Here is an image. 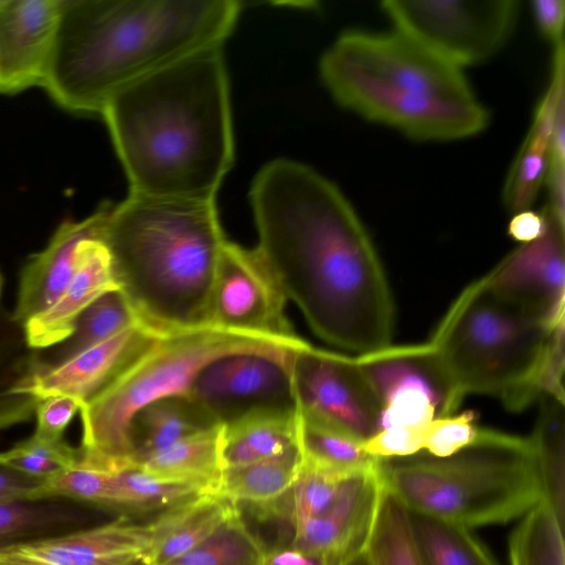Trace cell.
Returning a JSON list of instances; mask_svg holds the SVG:
<instances>
[{"label": "cell", "instance_id": "28", "mask_svg": "<svg viewBox=\"0 0 565 565\" xmlns=\"http://www.w3.org/2000/svg\"><path fill=\"white\" fill-rule=\"evenodd\" d=\"M533 435L544 502L565 526V417L564 403L542 394Z\"/></svg>", "mask_w": 565, "mask_h": 565}, {"label": "cell", "instance_id": "1", "mask_svg": "<svg viewBox=\"0 0 565 565\" xmlns=\"http://www.w3.org/2000/svg\"><path fill=\"white\" fill-rule=\"evenodd\" d=\"M255 247L311 330L364 354L391 345L394 302L384 267L355 209L316 169L277 158L252 181Z\"/></svg>", "mask_w": 565, "mask_h": 565}, {"label": "cell", "instance_id": "27", "mask_svg": "<svg viewBox=\"0 0 565 565\" xmlns=\"http://www.w3.org/2000/svg\"><path fill=\"white\" fill-rule=\"evenodd\" d=\"M224 427V426H223ZM298 444V413L257 414L224 427V468L279 455Z\"/></svg>", "mask_w": 565, "mask_h": 565}, {"label": "cell", "instance_id": "9", "mask_svg": "<svg viewBox=\"0 0 565 565\" xmlns=\"http://www.w3.org/2000/svg\"><path fill=\"white\" fill-rule=\"evenodd\" d=\"M518 0H385L393 30L443 61L465 70L494 56L516 25Z\"/></svg>", "mask_w": 565, "mask_h": 565}, {"label": "cell", "instance_id": "31", "mask_svg": "<svg viewBox=\"0 0 565 565\" xmlns=\"http://www.w3.org/2000/svg\"><path fill=\"white\" fill-rule=\"evenodd\" d=\"M509 537L510 565H565L564 525L540 502L526 512Z\"/></svg>", "mask_w": 565, "mask_h": 565}, {"label": "cell", "instance_id": "35", "mask_svg": "<svg viewBox=\"0 0 565 565\" xmlns=\"http://www.w3.org/2000/svg\"><path fill=\"white\" fill-rule=\"evenodd\" d=\"M68 498L115 508L117 501L116 472L102 471L76 463L41 480L30 492L28 501Z\"/></svg>", "mask_w": 565, "mask_h": 565}, {"label": "cell", "instance_id": "3", "mask_svg": "<svg viewBox=\"0 0 565 565\" xmlns=\"http://www.w3.org/2000/svg\"><path fill=\"white\" fill-rule=\"evenodd\" d=\"M241 11L235 0H62L43 88L68 113L100 116L132 83L223 45Z\"/></svg>", "mask_w": 565, "mask_h": 565}, {"label": "cell", "instance_id": "6", "mask_svg": "<svg viewBox=\"0 0 565 565\" xmlns=\"http://www.w3.org/2000/svg\"><path fill=\"white\" fill-rule=\"evenodd\" d=\"M552 330L498 296L484 276L468 285L424 343L445 392V417L468 394L495 396L511 411L539 398Z\"/></svg>", "mask_w": 565, "mask_h": 565}, {"label": "cell", "instance_id": "41", "mask_svg": "<svg viewBox=\"0 0 565 565\" xmlns=\"http://www.w3.org/2000/svg\"><path fill=\"white\" fill-rule=\"evenodd\" d=\"M427 424L381 429L362 446L366 452L379 459L416 455L423 451Z\"/></svg>", "mask_w": 565, "mask_h": 565}, {"label": "cell", "instance_id": "36", "mask_svg": "<svg viewBox=\"0 0 565 565\" xmlns=\"http://www.w3.org/2000/svg\"><path fill=\"white\" fill-rule=\"evenodd\" d=\"M78 462V450L64 439L33 434L8 451L0 452V465L28 477L44 480Z\"/></svg>", "mask_w": 565, "mask_h": 565}, {"label": "cell", "instance_id": "11", "mask_svg": "<svg viewBox=\"0 0 565 565\" xmlns=\"http://www.w3.org/2000/svg\"><path fill=\"white\" fill-rule=\"evenodd\" d=\"M291 374L301 415L362 444L380 430L382 403L355 356L308 343L292 352Z\"/></svg>", "mask_w": 565, "mask_h": 565}, {"label": "cell", "instance_id": "13", "mask_svg": "<svg viewBox=\"0 0 565 565\" xmlns=\"http://www.w3.org/2000/svg\"><path fill=\"white\" fill-rule=\"evenodd\" d=\"M163 338L148 327L137 324L53 366L38 365L32 355L15 390L39 399L52 395L71 396L82 408L118 382Z\"/></svg>", "mask_w": 565, "mask_h": 565}, {"label": "cell", "instance_id": "49", "mask_svg": "<svg viewBox=\"0 0 565 565\" xmlns=\"http://www.w3.org/2000/svg\"><path fill=\"white\" fill-rule=\"evenodd\" d=\"M2 287H3V278L0 274V298H1Z\"/></svg>", "mask_w": 565, "mask_h": 565}, {"label": "cell", "instance_id": "19", "mask_svg": "<svg viewBox=\"0 0 565 565\" xmlns=\"http://www.w3.org/2000/svg\"><path fill=\"white\" fill-rule=\"evenodd\" d=\"M100 217L96 227L78 245L75 273L58 299L22 327L24 343L41 351L64 341L79 316L100 296L118 289L111 258L102 239L107 201L98 205Z\"/></svg>", "mask_w": 565, "mask_h": 565}, {"label": "cell", "instance_id": "4", "mask_svg": "<svg viewBox=\"0 0 565 565\" xmlns=\"http://www.w3.org/2000/svg\"><path fill=\"white\" fill-rule=\"evenodd\" d=\"M102 239L140 322L162 337L205 329L224 244L216 201H107Z\"/></svg>", "mask_w": 565, "mask_h": 565}, {"label": "cell", "instance_id": "22", "mask_svg": "<svg viewBox=\"0 0 565 565\" xmlns=\"http://www.w3.org/2000/svg\"><path fill=\"white\" fill-rule=\"evenodd\" d=\"M237 504L212 492L161 511L153 521L145 565H167L181 557L237 511Z\"/></svg>", "mask_w": 565, "mask_h": 565}, {"label": "cell", "instance_id": "14", "mask_svg": "<svg viewBox=\"0 0 565 565\" xmlns=\"http://www.w3.org/2000/svg\"><path fill=\"white\" fill-rule=\"evenodd\" d=\"M543 209L544 233L521 244L484 278L498 296L554 328L565 320V223Z\"/></svg>", "mask_w": 565, "mask_h": 565}, {"label": "cell", "instance_id": "26", "mask_svg": "<svg viewBox=\"0 0 565 565\" xmlns=\"http://www.w3.org/2000/svg\"><path fill=\"white\" fill-rule=\"evenodd\" d=\"M137 324L142 323L124 294L110 290L79 316L64 341L45 350L46 354L34 353L33 360L41 366L60 364Z\"/></svg>", "mask_w": 565, "mask_h": 565}, {"label": "cell", "instance_id": "33", "mask_svg": "<svg viewBox=\"0 0 565 565\" xmlns=\"http://www.w3.org/2000/svg\"><path fill=\"white\" fill-rule=\"evenodd\" d=\"M365 552L372 565H424L413 537L409 512L385 489Z\"/></svg>", "mask_w": 565, "mask_h": 565}, {"label": "cell", "instance_id": "18", "mask_svg": "<svg viewBox=\"0 0 565 565\" xmlns=\"http://www.w3.org/2000/svg\"><path fill=\"white\" fill-rule=\"evenodd\" d=\"M62 0H0V94L43 87Z\"/></svg>", "mask_w": 565, "mask_h": 565}, {"label": "cell", "instance_id": "47", "mask_svg": "<svg viewBox=\"0 0 565 565\" xmlns=\"http://www.w3.org/2000/svg\"><path fill=\"white\" fill-rule=\"evenodd\" d=\"M260 565H327L322 559L294 547L290 542H277L265 547Z\"/></svg>", "mask_w": 565, "mask_h": 565}, {"label": "cell", "instance_id": "16", "mask_svg": "<svg viewBox=\"0 0 565 565\" xmlns=\"http://www.w3.org/2000/svg\"><path fill=\"white\" fill-rule=\"evenodd\" d=\"M150 523L128 516L56 536L0 544V565H145Z\"/></svg>", "mask_w": 565, "mask_h": 565}, {"label": "cell", "instance_id": "2", "mask_svg": "<svg viewBox=\"0 0 565 565\" xmlns=\"http://www.w3.org/2000/svg\"><path fill=\"white\" fill-rule=\"evenodd\" d=\"M100 116L130 194L215 201L235 158L223 45L132 83Z\"/></svg>", "mask_w": 565, "mask_h": 565}, {"label": "cell", "instance_id": "48", "mask_svg": "<svg viewBox=\"0 0 565 565\" xmlns=\"http://www.w3.org/2000/svg\"><path fill=\"white\" fill-rule=\"evenodd\" d=\"M341 565H372L366 552L353 556Z\"/></svg>", "mask_w": 565, "mask_h": 565}, {"label": "cell", "instance_id": "17", "mask_svg": "<svg viewBox=\"0 0 565 565\" xmlns=\"http://www.w3.org/2000/svg\"><path fill=\"white\" fill-rule=\"evenodd\" d=\"M383 486L374 468L349 478L334 502L317 516L294 524L290 544L341 565L365 551L379 512Z\"/></svg>", "mask_w": 565, "mask_h": 565}, {"label": "cell", "instance_id": "32", "mask_svg": "<svg viewBox=\"0 0 565 565\" xmlns=\"http://www.w3.org/2000/svg\"><path fill=\"white\" fill-rule=\"evenodd\" d=\"M264 551L265 544L237 509L195 547L167 565H260Z\"/></svg>", "mask_w": 565, "mask_h": 565}, {"label": "cell", "instance_id": "5", "mask_svg": "<svg viewBox=\"0 0 565 565\" xmlns=\"http://www.w3.org/2000/svg\"><path fill=\"white\" fill-rule=\"evenodd\" d=\"M319 74L341 107L416 141L471 138L490 121L463 70L395 30L343 32Z\"/></svg>", "mask_w": 565, "mask_h": 565}, {"label": "cell", "instance_id": "46", "mask_svg": "<svg viewBox=\"0 0 565 565\" xmlns=\"http://www.w3.org/2000/svg\"><path fill=\"white\" fill-rule=\"evenodd\" d=\"M40 481L0 465V503L28 501Z\"/></svg>", "mask_w": 565, "mask_h": 565}, {"label": "cell", "instance_id": "42", "mask_svg": "<svg viewBox=\"0 0 565 565\" xmlns=\"http://www.w3.org/2000/svg\"><path fill=\"white\" fill-rule=\"evenodd\" d=\"M81 404L66 395H52L41 398L35 407V435L49 439H64L63 435Z\"/></svg>", "mask_w": 565, "mask_h": 565}, {"label": "cell", "instance_id": "21", "mask_svg": "<svg viewBox=\"0 0 565 565\" xmlns=\"http://www.w3.org/2000/svg\"><path fill=\"white\" fill-rule=\"evenodd\" d=\"M97 207L89 216L60 224L46 247L32 255L23 267L12 320L22 327L51 307L71 281L81 241L98 224Z\"/></svg>", "mask_w": 565, "mask_h": 565}, {"label": "cell", "instance_id": "30", "mask_svg": "<svg viewBox=\"0 0 565 565\" xmlns=\"http://www.w3.org/2000/svg\"><path fill=\"white\" fill-rule=\"evenodd\" d=\"M409 519L424 565H497L469 529L411 512Z\"/></svg>", "mask_w": 565, "mask_h": 565}, {"label": "cell", "instance_id": "39", "mask_svg": "<svg viewBox=\"0 0 565 565\" xmlns=\"http://www.w3.org/2000/svg\"><path fill=\"white\" fill-rule=\"evenodd\" d=\"M473 422L472 412L430 420L426 426L423 451L444 458L473 445L482 431Z\"/></svg>", "mask_w": 565, "mask_h": 565}, {"label": "cell", "instance_id": "24", "mask_svg": "<svg viewBox=\"0 0 565 565\" xmlns=\"http://www.w3.org/2000/svg\"><path fill=\"white\" fill-rule=\"evenodd\" d=\"M222 425L178 440L146 457L138 467L168 481L215 493L224 470Z\"/></svg>", "mask_w": 565, "mask_h": 565}, {"label": "cell", "instance_id": "25", "mask_svg": "<svg viewBox=\"0 0 565 565\" xmlns=\"http://www.w3.org/2000/svg\"><path fill=\"white\" fill-rule=\"evenodd\" d=\"M302 459L298 444L262 460L224 468L215 493L235 504H256L284 495L296 481Z\"/></svg>", "mask_w": 565, "mask_h": 565}, {"label": "cell", "instance_id": "8", "mask_svg": "<svg viewBox=\"0 0 565 565\" xmlns=\"http://www.w3.org/2000/svg\"><path fill=\"white\" fill-rule=\"evenodd\" d=\"M284 343L212 328L163 338L159 344L98 398L82 407L78 465L118 472L136 466L129 424L146 405L186 394L196 373L223 354L271 348Z\"/></svg>", "mask_w": 565, "mask_h": 565}, {"label": "cell", "instance_id": "40", "mask_svg": "<svg viewBox=\"0 0 565 565\" xmlns=\"http://www.w3.org/2000/svg\"><path fill=\"white\" fill-rule=\"evenodd\" d=\"M31 355L18 359L6 367L0 366V430L28 422L35 412L39 398L15 390L25 375Z\"/></svg>", "mask_w": 565, "mask_h": 565}, {"label": "cell", "instance_id": "12", "mask_svg": "<svg viewBox=\"0 0 565 565\" xmlns=\"http://www.w3.org/2000/svg\"><path fill=\"white\" fill-rule=\"evenodd\" d=\"M287 298L256 248L226 241L210 301L207 327L300 348L285 312Z\"/></svg>", "mask_w": 565, "mask_h": 565}, {"label": "cell", "instance_id": "20", "mask_svg": "<svg viewBox=\"0 0 565 565\" xmlns=\"http://www.w3.org/2000/svg\"><path fill=\"white\" fill-rule=\"evenodd\" d=\"M565 109V47H553L548 85L541 96L529 131L507 173L502 201L510 213L531 209L544 186L555 120Z\"/></svg>", "mask_w": 565, "mask_h": 565}, {"label": "cell", "instance_id": "45", "mask_svg": "<svg viewBox=\"0 0 565 565\" xmlns=\"http://www.w3.org/2000/svg\"><path fill=\"white\" fill-rule=\"evenodd\" d=\"M546 223L544 209L540 212L532 209L523 210L512 214L508 224V234L521 244L530 243L544 233Z\"/></svg>", "mask_w": 565, "mask_h": 565}, {"label": "cell", "instance_id": "10", "mask_svg": "<svg viewBox=\"0 0 565 565\" xmlns=\"http://www.w3.org/2000/svg\"><path fill=\"white\" fill-rule=\"evenodd\" d=\"M295 350L278 347L217 356L196 373L186 395L224 427L257 414H297Z\"/></svg>", "mask_w": 565, "mask_h": 565}, {"label": "cell", "instance_id": "15", "mask_svg": "<svg viewBox=\"0 0 565 565\" xmlns=\"http://www.w3.org/2000/svg\"><path fill=\"white\" fill-rule=\"evenodd\" d=\"M382 403L380 430L445 417L446 396L424 343L355 355Z\"/></svg>", "mask_w": 565, "mask_h": 565}, {"label": "cell", "instance_id": "44", "mask_svg": "<svg viewBox=\"0 0 565 565\" xmlns=\"http://www.w3.org/2000/svg\"><path fill=\"white\" fill-rule=\"evenodd\" d=\"M531 12L543 38L553 46L564 42V0H534L531 2Z\"/></svg>", "mask_w": 565, "mask_h": 565}, {"label": "cell", "instance_id": "34", "mask_svg": "<svg viewBox=\"0 0 565 565\" xmlns=\"http://www.w3.org/2000/svg\"><path fill=\"white\" fill-rule=\"evenodd\" d=\"M116 508L128 512L163 511L199 494V488L157 478L139 467L116 472Z\"/></svg>", "mask_w": 565, "mask_h": 565}, {"label": "cell", "instance_id": "43", "mask_svg": "<svg viewBox=\"0 0 565 565\" xmlns=\"http://www.w3.org/2000/svg\"><path fill=\"white\" fill-rule=\"evenodd\" d=\"M564 323L556 324L551 331L545 353L542 376L541 395H550L564 403Z\"/></svg>", "mask_w": 565, "mask_h": 565}, {"label": "cell", "instance_id": "23", "mask_svg": "<svg viewBox=\"0 0 565 565\" xmlns=\"http://www.w3.org/2000/svg\"><path fill=\"white\" fill-rule=\"evenodd\" d=\"M216 426L214 417L186 394L157 399L139 409L129 424L136 466L180 439Z\"/></svg>", "mask_w": 565, "mask_h": 565}, {"label": "cell", "instance_id": "29", "mask_svg": "<svg viewBox=\"0 0 565 565\" xmlns=\"http://www.w3.org/2000/svg\"><path fill=\"white\" fill-rule=\"evenodd\" d=\"M298 446L303 466L341 477L370 470L379 461L364 450L362 443L300 413Z\"/></svg>", "mask_w": 565, "mask_h": 565}, {"label": "cell", "instance_id": "38", "mask_svg": "<svg viewBox=\"0 0 565 565\" xmlns=\"http://www.w3.org/2000/svg\"><path fill=\"white\" fill-rule=\"evenodd\" d=\"M22 502L0 503V541L20 539L74 520L70 510Z\"/></svg>", "mask_w": 565, "mask_h": 565}, {"label": "cell", "instance_id": "37", "mask_svg": "<svg viewBox=\"0 0 565 565\" xmlns=\"http://www.w3.org/2000/svg\"><path fill=\"white\" fill-rule=\"evenodd\" d=\"M353 476L330 475L301 465L289 490L292 526L326 511L338 498L345 481Z\"/></svg>", "mask_w": 565, "mask_h": 565}, {"label": "cell", "instance_id": "7", "mask_svg": "<svg viewBox=\"0 0 565 565\" xmlns=\"http://www.w3.org/2000/svg\"><path fill=\"white\" fill-rule=\"evenodd\" d=\"M377 473L383 488L411 513L469 530L520 519L542 502L531 439L488 428L449 457L422 451L379 459Z\"/></svg>", "mask_w": 565, "mask_h": 565}]
</instances>
